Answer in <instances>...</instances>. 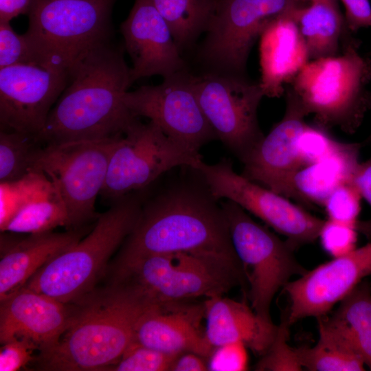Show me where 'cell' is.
I'll return each mask as SVG.
<instances>
[{"label":"cell","mask_w":371,"mask_h":371,"mask_svg":"<svg viewBox=\"0 0 371 371\" xmlns=\"http://www.w3.org/2000/svg\"><path fill=\"white\" fill-rule=\"evenodd\" d=\"M131 85L123 49L111 41L94 47L68 71L66 87L35 138L46 146L124 134L138 119L123 100Z\"/></svg>","instance_id":"1"},{"label":"cell","mask_w":371,"mask_h":371,"mask_svg":"<svg viewBox=\"0 0 371 371\" xmlns=\"http://www.w3.org/2000/svg\"><path fill=\"white\" fill-rule=\"evenodd\" d=\"M175 253L240 262L221 205L203 181L202 186H171L143 202L136 223L113 263Z\"/></svg>","instance_id":"2"},{"label":"cell","mask_w":371,"mask_h":371,"mask_svg":"<svg viewBox=\"0 0 371 371\" xmlns=\"http://www.w3.org/2000/svg\"><path fill=\"white\" fill-rule=\"evenodd\" d=\"M71 303L69 325L58 345L36 359L40 370L103 371L121 358L133 340L139 317L151 306L110 280Z\"/></svg>","instance_id":"3"},{"label":"cell","mask_w":371,"mask_h":371,"mask_svg":"<svg viewBox=\"0 0 371 371\" xmlns=\"http://www.w3.org/2000/svg\"><path fill=\"white\" fill-rule=\"evenodd\" d=\"M109 269L111 281L149 305L223 295L234 287L247 285L240 262L188 253L146 256L113 263Z\"/></svg>","instance_id":"4"},{"label":"cell","mask_w":371,"mask_h":371,"mask_svg":"<svg viewBox=\"0 0 371 371\" xmlns=\"http://www.w3.org/2000/svg\"><path fill=\"white\" fill-rule=\"evenodd\" d=\"M142 204L137 192L113 202L85 238L43 265L24 286L63 303L92 291L106 273L111 257L133 229Z\"/></svg>","instance_id":"5"},{"label":"cell","mask_w":371,"mask_h":371,"mask_svg":"<svg viewBox=\"0 0 371 371\" xmlns=\"http://www.w3.org/2000/svg\"><path fill=\"white\" fill-rule=\"evenodd\" d=\"M359 48L348 38L341 54L308 62L291 82L289 88L317 126L353 133L371 107V59Z\"/></svg>","instance_id":"6"},{"label":"cell","mask_w":371,"mask_h":371,"mask_svg":"<svg viewBox=\"0 0 371 371\" xmlns=\"http://www.w3.org/2000/svg\"><path fill=\"white\" fill-rule=\"evenodd\" d=\"M115 0H33L23 34L34 65L67 72L94 47L111 41Z\"/></svg>","instance_id":"7"},{"label":"cell","mask_w":371,"mask_h":371,"mask_svg":"<svg viewBox=\"0 0 371 371\" xmlns=\"http://www.w3.org/2000/svg\"><path fill=\"white\" fill-rule=\"evenodd\" d=\"M225 215L232 242L246 273L248 297L254 311L272 322L271 306L280 290L295 276L308 269L297 260L295 249L229 200L220 203Z\"/></svg>","instance_id":"8"},{"label":"cell","mask_w":371,"mask_h":371,"mask_svg":"<svg viewBox=\"0 0 371 371\" xmlns=\"http://www.w3.org/2000/svg\"><path fill=\"white\" fill-rule=\"evenodd\" d=\"M120 136L46 145L39 149L34 172L44 175L54 186L71 229L82 227L98 218L95 203L104 186L111 153Z\"/></svg>","instance_id":"9"},{"label":"cell","mask_w":371,"mask_h":371,"mask_svg":"<svg viewBox=\"0 0 371 371\" xmlns=\"http://www.w3.org/2000/svg\"><path fill=\"white\" fill-rule=\"evenodd\" d=\"M201 160L199 152L170 137L152 121L137 119L115 144L100 196L113 203L142 191L172 168L194 169Z\"/></svg>","instance_id":"10"},{"label":"cell","mask_w":371,"mask_h":371,"mask_svg":"<svg viewBox=\"0 0 371 371\" xmlns=\"http://www.w3.org/2000/svg\"><path fill=\"white\" fill-rule=\"evenodd\" d=\"M193 170L216 200L234 202L284 236L295 249L319 238L325 220L291 203L284 196L238 174L230 159L223 158L214 164L201 160Z\"/></svg>","instance_id":"11"},{"label":"cell","mask_w":371,"mask_h":371,"mask_svg":"<svg viewBox=\"0 0 371 371\" xmlns=\"http://www.w3.org/2000/svg\"><path fill=\"white\" fill-rule=\"evenodd\" d=\"M304 0H216L205 31L203 60L214 72L243 76L250 51L275 19Z\"/></svg>","instance_id":"12"},{"label":"cell","mask_w":371,"mask_h":371,"mask_svg":"<svg viewBox=\"0 0 371 371\" xmlns=\"http://www.w3.org/2000/svg\"><path fill=\"white\" fill-rule=\"evenodd\" d=\"M194 85L217 139L243 162L265 137L258 121V108L265 96L260 83L214 71L194 76Z\"/></svg>","instance_id":"13"},{"label":"cell","mask_w":371,"mask_h":371,"mask_svg":"<svg viewBox=\"0 0 371 371\" xmlns=\"http://www.w3.org/2000/svg\"><path fill=\"white\" fill-rule=\"evenodd\" d=\"M124 102L136 117H144L168 136L195 151L217 136L196 95L194 76L181 71L158 85L126 91Z\"/></svg>","instance_id":"14"},{"label":"cell","mask_w":371,"mask_h":371,"mask_svg":"<svg viewBox=\"0 0 371 371\" xmlns=\"http://www.w3.org/2000/svg\"><path fill=\"white\" fill-rule=\"evenodd\" d=\"M67 80V72L34 64L0 68L1 130L36 137Z\"/></svg>","instance_id":"15"},{"label":"cell","mask_w":371,"mask_h":371,"mask_svg":"<svg viewBox=\"0 0 371 371\" xmlns=\"http://www.w3.org/2000/svg\"><path fill=\"white\" fill-rule=\"evenodd\" d=\"M371 274V242L308 270L282 289L289 306V326L306 317L325 315Z\"/></svg>","instance_id":"16"},{"label":"cell","mask_w":371,"mask_h":371,"mask_svg":"<svg viewBox=\"0 0 371 371\" xmlns=\"http://www.w3.org/2000/svg\"><path fill=\"white\" fill-rule=\"evenodd\" d=\"M309 114L287 89L284 115L242 162V175L286 198H292L293 180L301 168L299 137Z\"/></svg>","instance_id":"17"},{"label":"cell","mask_w":371,"mask_h":371,"mask_svg":"<svg viewBox=\"0 0 371 371\" xmlns=\"http://www.w3.org/2000/svg\"><path fill=\"white\" fill-rule=\"evenodd\" d=\"M120 31L133 62L132 84L142 78L158 75L166 78L184 70L170 27L152 0H135Z\"/></svg>","instance_id":"18"},{"label":"cell","mask_w":371,"mask_h":371,"mask_svg":"<svg viewBox=\"0 0 371 371\" xmlns=\"http://www.w3.org/2000/svg\"><path fill=\"white\" fill-rule=\"evenodd\" d=\"M71 316V303L23 286L1 301L0 342L25 339L45 355L58 345Z\"/></svg>","instance_id":"19"},{"label":"cell","mask_w":371,"mask_h":371,"mask_svg":"<svg viewBox=\"0 0 371 371\" xmlns=\"http://www.w3.org/2000/svg\"><path fill=\"white\" fill-rule=\"evenodd\" d=\"M204 303L192 300L153 305L139 317L134 341L170 354L194 352L208 359L214 348L207 341Z\"/></svg>","instance_id":"20"},{"label":"cell","mask_w":371,"mask_h":371,"mask_svg":"<svg viewBox=\"0 0 371 371\" xmlns=\"http://www.w3.org/2000/svg\"><path fill=\"white\" fill-rule=\"evenodd\" d=\"M86 228L30 234L20 238H1L0 301L23 288L50 260L81 238Z\"/></svg>","instance_id":"21"},{"label":"cell","mask_w":371,"mask_h":371,"mask_svg":"<svg viewBox=\"0 0 371 371\" xmlns=\"http://www.w3.org/2000/svg\"><path fill=\"white\" fill-rule=\"evenodd\" d=\"M293 11L273 20L259 37V83L265 96L280 97L284 86L291 83L309 62L307 47Z\"/></svg>","instance_id":"22"},{"label":"cell","mask_w":371,"mask_h":371,"mask_svg":"<svg viewBox=\"0 0 371 371\" xmlns=\"http://www.w3.org/2000/svg\"><path fill=\"white\" fill-rule=\"evenodd\" d=\"M205 335L214 347L241 342L262 356L272 344L278 326L260 317L247 303L216 295L203 302Z\"/></svg>","instance_id":"23"},{"label":"cell","mask_w":371,"mask_h":371,"mask_svg":"<svg viewBox=\"0 0 371 371\" xmlns=\"http://www.w3.org/2000/svg\"><path fill=\"white\" fill-rule=\"evenodd\" d=\"M359 148V144L340 142L329 155L302 167L293 180L292 199L322 206L336 188L352 181Z\"/></svg>","instance_id":"24"},{"label":"cell","mask_w":371,"mask_h":371,"mask_svg":"<svg viewBox=\"0 0 371 371\" xmlns=\"http://www.w3.org/2000/svg\"><path fill=\"white\" fill-rule=\"evenodd\" d=\"M317 319L319 339L313 347L297 350L303 370L311 371H361L366 364L341 330L327 315Z\"/></svg>","instance_id":"25"},{"label":"cell","mask_w":371,"mask_h":371,"mask_svg":"<svg viewBox=\"0 0 371 371\" xmlns=\"http://www.w3.org/2000/svg\"><path fill=\"white\" fill-rule=\"evenodd\" d=\"M292 16L304 38L310 58L337 55L339 41L347 30L337 1L311 2L295 9Z\"/></svg>","instance_id":"26"},{"label":"cell","mask_w":371,"mask_h":371,"mask_svg":"<svg viewBox=\"0 0 371 371\" xmlns=\"http://www.w3.org/2000/svg\"><path fill=\"white\" fill-rule=\"evenodd\" d=\"M58 226L71 229L70 222L54 186L44 177L36 191L23 196L17 210L1 232L36 234Z\"/></svg>","instance_id":"27"},{"label":"cell","mask_w":371,"mask_h":371,"mask_svg":"<svg viewBox=\"0 0 371 371\" xmlns=\"http://www.w3.org/2000/svg\"><path fill=\"white\" fill-rule=\"evenodd\" d=\"M371 370V291L361 283L330 316Z\"/></svg>","instance_id":"28"},{"label":"cell","mask_w":371,"mask_h":371,"mask_svg":"<svg viewBox=\"0 0 371 371\" xmlns=\"http://www.w3.org/2000/svg\"><path fill=\"white\" fill-rule=\"evenodd\" d=\"M180 51L205 32L216 0H152Z\"/></svg>","instance_id":"29"},{"label":"cell","mask_w":371,"mask_h":371,"mask_svg":"<svg viewBox=\"0 0 371 371\" xmlns=\"http://www.w3.org/2000/svg\"><path fill=\"white\" fill-rule=\"evenodd\" d=\"M42 146L34 137L1 130V184L19 182L34 172L36 156Z\"/></svg>","instance_id":"30"},{"label":"cell","mask_w":371,"mask_h":371,"mask_svg":"<svg viewBox=\"0 0 371 371\" xmlns=\"http://www.w3.org/2000/svg\"><path fill=\"white\" fill-rule=\"evenodd\" d=\"M179 355L163 352L133 341L121 358L103 371H170Z\"/></svg>","instance_id":"31"},{"label":"cell","mask_w":371,"mask_h":371,"mask_svg":"<svg viewBox=\"0 0 371 371\" xmlns=\"http://www.w3.org/2000/svg\"><path fill=\"white\" fill-rule=\"evenodd\" d=\"M289 325L282 319L278 326L276 337L269 349L255 366L258 371H299L302 370L297 348L288 344Z\"/></svg>","instance_id":"32"},{"label":"cell","mask_w":371,"mask_h":371,"mask_svg":"<svg viewBox=\"0 0 371 371\" xmlns=\"http://www.w3.org/2000/svg\"><path fill=\"white\" fill-rule=\"evenodd\" d=\"M361 196L352 181L336 188L326 199L322 206L328 219L341 222L358 228Z\"/></svg>","instance_id":"33"},{"label":"cell","mask_w":371,"mask_h":371,"mask_svg":"<svg viewBox=\"0 0 371 371\" xmlns=\"http://www.w3.org/2000/svg\"><path fill=\"white\" fill-rule=\"evenodd\" d=\"M357 227L327 219L320 229L319 238L324 249L333 258L344 256L356 248Z\"/></svg>","instance_id":"34"},{"label":"cell","mask_w":371,"mask_h":371,"mask_svg":"<svg viewBox=\"0 0 371 371\" xmlns=\"http://www.w3.org/2000/svg\"><path fill=\"white\" fill-rule=\"evenodd\" d=\"M23 64L34 65L26 38L10 22H0V68Z\"/></svg>","instance_id":"35"},{"label":"cell","mask_w":371,"mask_h":371,"mask_svg":"<svg viewBox=\"0 0 371 371\" xmlns=\"http://www.w3.org/2000/svg\"><path fill=\"white\" fill-rule=\"evenodd\" d=\"M247 347L234 342L215 347L208 358V370L243 371L247 369Z\"/></svg>","instance_id":"36"},{"label":"cell","mask_w":371,"mask_h":371,"mask_svg":"<svg viewBox=\"0 0 371 371\" xmlns=\"http://www.w3.org/2000/svg\"><path fill=\"white\" fill-rule=\"evenodd\" d=\"M0 351V370L16 371L34 359L36 346L25 339H14L2 344Z\"/></svg>","instance_id":"37"},{"label":"cell","mask_w":371,"mask_h":371,"mask_svg":"<svg viewBox=\"0 0 371 371\" xmlns=\"http://www.w3.org/2000/svg\"><path fill=\"white\" fill-rule=\"evenodd\" d=\"M345 8V24L350 32L371 27L370 0H341Z\"/></svg>","instance_id":"38"},{"label":"cell","mask_w":371,"mask_h":371,"mask_svg":"<svg viewBox=\"0 0 371 371\" xmlns=\"http://www.w3.org/2000/svg\"><path fill=\"white\" fill-rule=\"evenodd\" d=\"M352 182L361 198L371 205V157L365 161L359 163Z\"/></svg>","instance_id":"39"},{"label":"cell","mask_w":371,"mask_h":371,"mask_svg":"<svg viewBox=\"0 0 371 371\" xmlns=\"http://www.w3.org/2000/svg\"><path fill=\"white\" fill-rule=\"evenodd\" d=\"M205 357L194 352L179 354L174 360L170 371H206L207 363Z\"/></svg>","instance_id":"40"},{"label":"cell","mask_w":371,"mask_h":371,"mask_svg":"<svg viewBox=\"0 0 371 371\" xmlns=\"http://www.w3.org/2000/svg\"><path fill=\"white\" fill-rule=\"evenodd\" d=\"M33 0H0V22H10L20 14H27Z\"/></svg>","instance_id":"41"},{"label":"cell","mask_w":371,"mask_h":371,"mask_svg":"<svg viewBox=\"0 0 371 371\" xmlns=\"http://www.w3.org/2000/svg\"><path fill=\"white\" fill-rule=\"evenodd\" d=\"M311 2L323 1V2H335L336 0H309Z\"/></svg>","instance_id":"42"}]
</instances>
